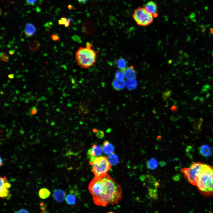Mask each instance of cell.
Segmentation results:
<instances>
[{
	"mask_svg": "<svg viewBox=\"0 0 213 213\" xmlns=\"http://www.w3.org/2000/svg\"><path fill=\"white\" fill-rule=\"evenodd\" d=\"M88 189L94 204L105 207L118 204L122 198L120 185L109 175L94 177L90 183Z\"/></svg>",
	"mask_w": 213,
	"mask_h": 213,
	"instance_id": "obj_1",
	"label": "cell"
},
{
	"mask_svg": "<svg viewBox=\"0 0 213 213\" xmlns=\"http://www.w3.org/2000/svg\"><path fill=\"white\" fill-rule=\"evenodd\" d=\"M196 186L202 194L213 195V167L206 164L199 176Z\"/></svg>",
	"mask_w": 213,
	"mask_h": 213,
	"instance_id": "obj_2",
	"label": "cell"
},
{
	"mask_svg": "<svg viewBox=\"0 0 213 213\" xmlns=\"http://www.w3.org/2000/svg\"><path fill=\"white\" fill-rule=\"evenodd\" d=\"M92 47L91 44L87 43L86 47H80L76 51V60L78 65L82 68H89L96 62L97 52Z\"/></svg>",
	"mask_w": 213,
	"mask_h": 213,
	"instance_id": "obj_3",
	"label": "cell"
},
{
	"mask_svg": "<svg viewBox=\"0 0 213 213\" xmlns=\"http://www.w3.org/2000/svg\"><path fill=\"white\" fill-rule=\"evenodd\" d=\"M89 164L92 166V171L96 178L107 175L111 168V164L106 156L97 157Z\"/></svg>",
	"mask_w": 213,
	"mask_h": 213,
	"instance_id": "obj_4",
	"label": "cell"
},
{
	"mask_svg": "<svg viewBox=\"0 0 213 213\" xmlns=\"http://www.w3.org/2000/svg\"><path fill=\"white\" fill-rule=\"evenodd\" d=\"M205 165L200 162H194L189 167L182 169L181 172L190 183L196 186L199 176Z\"/></svg>",
	"mask_w": 213,
	"mask_h": 213,
	"instance_id": "obj_5",
	"label": "cell"
},
{
	"mask_svg": "<svg viewBox=\"0 0 213 213\" xmlns=\"http://www.w3.org/2000/svg\"><path fill=\"white\" fill-rule=\"evenodd\" d=\"M132 17L139 25L145 26L149 25L153 21V16L148 13L144 8L139 7L136 9Z\"/></svg>",
	"mask_w": 213,
	"mask_h": 213,
	"instance_id": "obj_6",
	"label": "cell"
},
{
	"mask_svg": "<svg viewBox=\"0 0 213 213\" xmlns=\"http://www.w3.org/2000/svg\"><path fill=\"white\" fill-rule=\"evenodd\" d=\"M102 150L101 148L99 146L96 144L92 145L87 152L89 162H92L95 158L100 156L102 154Z\"/></svg>",
	"mask_w": 213,
	"mask_h": 213,
	"instance_id": "obj_7",
	"label": "cell"
},
{
	"mask_svg": "<svg viewBox=\"0 0 213 213\" xmlns=\"http://www.w3.org/2000/svg\"><path fill=\"white\" fill-rule=\"evenodd\" d=\"M96 24L91 21L86 22L83 23L82 26L83 31L88 34L93 33L96 31Z\"/></svg>",
	"mask_w": 213,
	"mask_h": 213,
	"instance_id": "obj_8",
	"label": "cell"
},
{
	"mask_svg": "<svg viewBox=\"0 0 213 213\" xmlns=\"http://www.w3.org/2000/svg\"><path fill=\"white\" fill-rule=\"evenodd\" d=\"M78 196V193L76 191L73 189L71 190L65 197L67 203L70 205H75L77 202Z\"/></svg>",
	"mask_w": 213,
	"mask_h": 213,
	"instance_id": "obj_9",
	"label": "cell"
},
{
	"mask_svg": "<svg viewBox=\"0 0 213 213\" xmlns=\"http://www.w3.org/2000/svg\"><path fill=\"white\" fill-rule=\"evenodd\" d=\"M65 192L60 189H55L53 191V196L54 200L59 202H61L65 199Z\"/></svg>",
	"mask_w": 213,
	"mask_h": 213,
	"instance_id": "obj_10",
	"label": "cell"
},
{
	"mask_svg": "<svg viewBox=\"0 0 213 213\" xmlns=\"http://www.w3.org/2000/svg\"><path fill=\"white\" fill-rule=\"evenodd\" d=\"M144 8L147 12L152 15L154 17L157 16V7L154 2L152 1L148 2Z\"/></svg>",
	"mask_w": 213,
	"mask_h": 213,
	"instance_id": "obj_11",
	"label": "cell"
},
{
	"mask_svg": "<svg viewBox=\"0 0 213 213\" xmlns=\"http://www.w3.org/2000/svg\"><path fill=\"white\" fill-rule=\"evenodd\" d=\"M125 78L128 80H133L136 78L137 72L133 66L127 67L124 71Z\"/></svg>",
	"mask_w": 213,
	"mask_h": 213,
	"instance_id": "obj_12",
	"label": "cell"
},
{
	"mask_svg": "<svg viewBox=\"0 0 213 213\" xmlns=\"http://www.w3.org/2000/svg\"><path fill=\"white\" fill-rule=\"evenodd\" d=\"M199 153L202 156L208 157L210 156L212 154V149L211 147L207 144L201 145L199 149Z\"/></svg>",
	"mask_w": 213,
	"mask_h": 213,
	"instance_id": "obj_13",
	"label": "cell"
},
{
	"mask_svg": "<svg viewBox=\"0 0 213 213\" xmlns=\"http://www.w3.org/2000/svg\"><path fill=\"white\" fill-rule=\"evenodd\" d=\"M101 148L102 151L105 154L109 155L113 153L114 147L108 141H104Z\"/></svg>",
	"mask_w": 213,
	"mask_h": 213,
	"instance_id": "obj_14",
	"label": "cell"
},
{
	"mask_svg": "<svg viewBox=\"0 0 213 213\" xmlns=\"http://www.w3.org/2000/svg\"><path fill=\"white\" fill-rule=\"evenodd\" d=\"M126 85V83L124 80H118L114 78L112 83L113 88L116 90L120 91L123 90Z\"/></svg>",
	"mask_w": 213,
	"mask_h": 213,
	"instance_id": "obj_15",
	"label": "cell"
},
{
	"mask_svg": "<svg viewBox=\"0 0 213 213\" xmlns=\"http://www.w3.org/2000/svg\"><path fill=\"white\" fill-rule=\"evenodd\" d=\"M24 30L26 36L29 37L35 33L36 29L33 25L31 23H28L25 26Z\"/></svg>",
	"mask_w": 213,
	"mask_h": 213,
	"instance_id": "obj_16",
	"label": "cell"
},
{
	"mask_svg": "<svg viewBox=\"0 0 213 213\" xmlns=\"http://www.w3.org/2000/svg\"><path fill=\"white\" fill-rule=\"evenodd\" d=\"M116 66L120 70L124 71L127 67V62L126 60L123 58H120L115 62Z\"/></svg>",
	"mask_w": 213,
	"mask_h": 213,
	"instance_id": "obj_17",
	"label": "cell"
},
{
	"mask_svg": "<svg viewBox=\"0 0 213 213\" xmlns=\"http://www.w3.org/2000/svg\"><path fill=\"white\" fill-rule=\"evenodd\" d=\"M38 194L40 198L42 199H45L48 198L49 196L51 193L48 189L44 188L39 190Z\"/></svg>",
	"mask_w": 213,
	"mask_h": 213,
	"instance_id": "obj_18",
	"label": "cell"
},
{
	"mask_svg": "<svg viewBox=\"0 0 213 213\" xmlns=\"http://www.w3.org/2000/svg\"><path fill=\"white\" fill-rule=\"evenodd\" d=\"M41 46L40 43L38 41L33 42L28 45V49L31 51L38 50Z\"/></svg>",
	"mask_w": 213,
	"mask_h": 213,
	"instance_id": "obj_19",
	"label": "cell"
},
{
	"mask_svg": "<svg viewBox=\"0 0 213 213\" xmlns=\"http://www.w3.org/2000/svg\"><path fill=\"white\" fill-rule=\"evenodd\" d=\"M107 158L108 162L111 165H116L119 162L118 156L113 153L109 154Z\"/></svg>",
	"mask_w": 213,
	"mask_h": 213,
	"instance_id": "obj_20",
	"label": "cell"
},
{
	"mask_svg": "<svg viewBox=\"0 0 213 213\" xmlns=\"http://www.w3.org/2000/svg\"><path fill=\"white\" fill-rule=\"evenodd\" d=\"M147 166L148 168L151 170H155L157 167V162L155 159L151 158L147 162Z\"/></svg>",
	"mask_w": 213,
	"mask_h": 213,
	"instance_id": "obj_21",
	"label": "cell"
},
{
	"mask_svg": "<svg viewBox=\"0 0 213 213\" xmlns=\"http://www.w3.org/2000/svg\"><path fill=\"white\" fill-rule=\"evenodd\" d=\"M10 192L9 188L3 185H0V196L2 198H7L9 196Z\"/></svg>",
	"mask_w": 213,
	"mask_h": 213,
	"instance_id": "obj_22",
	"label": "cell"
},
{
	"mask_svg": "<svg viewBox=\"0 0 213 213\" xmlns=\"http://www.w3.org/2000/svg\"><path fill=\"white\" fill-rule=\"evenodd\" d=\"M127 88L129 90L135 89L137 86V83L135 80H128L126 83Z\"/></svg>",
	"mask_w": 213,
	"mask_h": 213,
	"instance_id": "obj_23",
	"label": "cell"
},
{
	"mask_svg": "<svg viewBox=\"0 0 213 213\" xmlns=\"http://www.w3.org/2000/svg\"><path fill=\"white\" fill-rule=\"evenodd\" d=\"M115 78L118 80H124L125 77L124 71L121 70L117 71L115 73Z\"/></svg>",
	"mask_w": 213,
	"mask_h": 213,
	"instance_id": "obj_24",
	"label": "cell"
},
{
	"mask_svg": "<svg viewBox=\"0 0 213 213\" xmlns=\"http://www.w3.org/2000/svg\"><path fill=\"white\" fill-rule=\"evenodd\" d=\"M70 20L67 19L66 17H63L58 20V24L59 25H64V26L67 27L69 26L70 24Z\"/></svg>",
	"mask_w": 213,
	"mask_h": 213,
	"instance_id": "obj_25",
	"label": "cell"
},
{
	"mask_svg": "<svg viewBox=\"0 0 213 213\" xmlns=\"http://www.w3.org/2000/svg\"><path fill=\"white\" fill-rule=\"evenodd\" d=\"M80 109L79 111L81 113L85 114L88 112V107L87 104H84V103H80L79 106Z\"/></svg>",
	"mask_w": 213,
	"mask_h": 213,
	"instance_id": "obj_26",
	"label": "cell"
},
{
	"mask_svg": "<svg viewBox=\"0 0 213 213\" xmlns=\"http://www.w3.org/2000/svg\"><path fill=\"white\" fill-rule=\"evenodd\" d=\"M9 57L8 55L5 54L3 52H1L0 53V59L1 60L7 62L9 61Z\"/></svg>",
	"mask_w": 213,
	"mask_h": 213,
	"instance_id": "obj_27",
	"label": "cell"
},
{
	"mask_svg": "<svg viewBox=\"0 0 213 213\" xmlns=\"http://www.w3.org/2000/svg\"><path fill=\"white\" fill-rule=\"evenodd\" d=\"M38 110L35 107L33 106L29 109V113L31 115H34L37 112Z\"/></svg>",
	"mask_w": 213,
	"mask_h": 213,
	"instance_id": "obj_28",
	"label": "cell"
},
{
	"mask_svg": "<svg viewBox=\"0 0 213 213\" xmlns=\"http://www.w3.org/2000/svg\"><path fill=\"white\" fill-rule=\"evenodd\" d=\"M96 135L98 138H101L104 137V133L102 130H98L96 133Z\"/></svg>",
	"mask_w": 213,
	"mask_h": 213,
	"instance_id": "obj_29",
	"label": "cell"
},
{
	"mask_svg": "<svg viewBox=\"0 0 213 213\" xmlns=\"http://www.w3.org/2000/svg\"><path fill=\"white\" fill-rule=\"evenodd\" d=\"M37 0H26V4L29 5H34Z\"/></svg>",
	"mask_w": 213,
	"mask_h": 213,
	"instance_id": "obj_30",
	"label": "cell"
},
{
	"mask_svg": "<svg viewBox=\"0 0 213 213\" xmlns=\"http://www.w3.org/2000/svg\"><path fill=\"white\" fill-rule=\"evenodd\" d=\"M52 39L53 41H57L59 39V37L55 34H52L51 36Z\"/></svg>",
	"mask_w": 213,
	"mask_h": 213,
	"instance_id": "obj_31",
	"label": "cell"
},
{
	"mask_svg": "<svg viewBox=\"0 0 213 213\" xmlns=\"http://www.w3.org/2000/svg\"><path fill=\"white\" fill-rule=\"evenodd\" d=\"M15 213H29V212L27 210L22 209L16 211Z\"/></svg>",
	"mask_w": 213,
	"mask_h": 213,
	"instance_id": "obj_32",
	"label": "cell"
},
{
	"mask_svg": "<svg viewBox=\"0 0 213 213\" xmlns=\"http://www.w3.org/2000/svg\"><path fill=\"white\" fill-rule=\"evenodd\" d=\"M88 0H78L80 4H84Z\"/></svg>",
	"mask_w": 213,
	"mask_h": 213,
	"instance_id": "obj_33",
	"label": "cell"
},
{
	"mask_svg": "<svg viewBox=\"0 0 213 213\" xmlns=\"http://www.w3.org/2000/svg\"><path fill=\"white\" fill-rule=\"evenodd\" d=\"M15 52L14 50H10L9 51V53L10 55H13L14 54Z\"/></svg>",
	"mask_w": 213,
	"mask_h": 213,
	"instance_id": "obj_34",
	"label": "cell"
},
{
	"mask_svg": "<svg viewBox=\"0 0 213 213\" xmlns=\"http://www.w3.org/2000/svg\"><path fill=\"white\" fill-rule=\"evenodd\" d=\"M8 77L10 79H13L14 77V75L13 74H9L8 75Z\"/></svg>",
	"mask_w": 213,
	"mask_h": 213,
	"instance_id": "obj_35",
	"label": "cell"
},
{
	"mask_svg": "<svg viewBox=\"0 0 213 213\" xmlns=\"http://www.w3.org/2000/svg\"><path fill=\"white\" fill-rule=\"evenodd\" d=\"M209 32L212 34H213V28H211L209 29Z\"/></svg>",
	"mask_w": 213,
	"mask_h": 213,
	"instance_id": "obj_36",
	"label": "cell"
},
{
	"mask_svg": "<svg viewBox=\"0 0 213 213\" xmlns=\"http://www.w3.org/2000/svg\"><path fill=\"white\" fill-rule=\"evenodd\" d=\"M3 160L1 158V157H0V166H1L3 165Z\"/></svg>",
	"mask_w": 213,
	"mask_h": 213,
	"instance_id": "obj_37",
	"label": "cell"
},
{
	"mask_svg": "<svg viewBox=\"0 0 213 213\" xmlns=\"http://www.w3.org/2000/svg\"><path fill=\"white\" fill-rule=\"evenodd\" d=\"M93 131L94 132L96 133L98 131V130H97V129L94 128L93 129Z\"/></svg>",
	"mask_w": 213,
	"mask_h": 213,
	"instance_id": "obj_38",
	"label": "cell"
},
{
	"mask_svg": "<svg viewBox=\"0 0 213 213\" xmlns=\"http://www.w3.org/2000/svg\"><path fill=\"white\" fill-rule=\"evenodd\" d=\"M108 213H113V212H108Z\"/></svg>",
	"mask_w": 213,
	"mask_h": 213,
	"instance_id": "obj_39",
	"label": "cell"
},
{
	"mask_svg": "<svg viewBox=\"0 0 213 213\" xmlns=\"http://www.w3.org/2000/svg\"><path fill=\"white\" fill-rule=\"evenodd\" d=\"M42 213H45V212H42Z\"/></svg>",
	"mask_w": 213,
	"mask_h": 213,
	"instance_id": "obj_40",
	"label": "cell"
},
{
	"mask_svg": "<svg viewBox=\"0 0 213 213\" xmlns=\"http://www.w3.org/2000/svg\"><path fill=\"white\" fill-rule=\"evenodd\" d=\"M212 56H213V52H212Z\"/></svg>",
	"mask_w": 213,
	"mask_h": 213,
	"instance_id": "obj_41",
	"label": "cell"
}]
</instances>
